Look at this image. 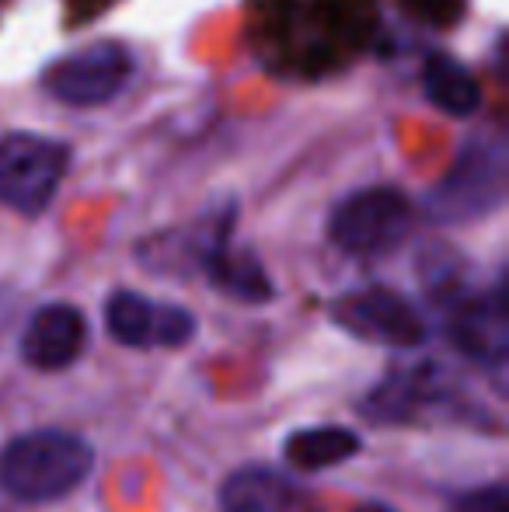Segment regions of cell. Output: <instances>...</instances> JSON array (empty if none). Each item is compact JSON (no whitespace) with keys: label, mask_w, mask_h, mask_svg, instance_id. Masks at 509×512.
<instances>
[{"label":"cell","mask_w":509,"mask_h":512,"mask_svg":"<svg viewBox=\"0 0 509 512\" xmlns=\"http://www.w3.org/2000/svg\"><path fill=\"white\" fill-rule=\"evenodd\" d=\"M95 471V450L63 429L21 432L0 450V488L18 502H56L74 495Z\"/></svg>","instance_id":"obj_1"},{"label":"cell","mask_w":509,"mask_h":512,"mask_svg":"<svg viewBox=\"0 0 509 512\" xmlns=\"http://www.w3.org/2000/svg\"><path fill=\"white\" fill-rule=\"evenodd\" d=\"M70 171V147L63 140L28 129L0 136V206L18 216H42Z\"/></svg>","instance_id":"obj_2"},{"label":"cell","mask_w":509,"mask_h":512,"mask_svg":"<svg viewBox=\"0 0 509 512\" xmlns=\"http://www.w3.org/2000/svg\"><path fill=\"white\" fill-rule=\"evenodd\" d=\"M506 196V150L499 140L464 143L450 171L426 196V213L433 223H471L503 206Z\"/></svg>","instance_id":"obj_3"},{"label":"cell","mask_w":509,"mask_h":512,"mask_svg":"<svg viewBox=\"0 0 509 512\" xmlns=\"http://www.w3.org/2000/svg\"><path fill=\"white\" fill-rule=\"evenodd\" d=\"M415 227V209L405 192L391 185L349 192L328 216V241L353 258L391 255Z\"/></svg>","instance_id":"obj_4"},{"label":"cell","mask_w":509,"mask_h":512,"mask_svg":"<svg viewBox=\"0 0 509 512\" xmlns=\"http://www.w3.org/2000/svg\"><path fill=\"white\" fill-rule=\"evenodd\" d=\"M133 67V53L123 42L102 39L49 63L42 74V91L70 108H98L123 95Z\"/></svg>","instance_id":"obj_5"},{"label":"cell","mask_w":509,"mask_h":512,"mask_svg":"<svg viewBox=\"0 0 509 512\" xmlns=\"http://www.w3.org/2000/svg\"><path fill=\"white\" fill-rule=\"evenodd\" d=\"M332 321L360 342L394 349H412L426 338V321L415 304L387 286H367L339 297L332 304Z\"/></svg>","instance_id":"obj_6"},{"label":"cell","mask_w":509,"mask_h":512,"mask_svg":"<svg viewBox=\"0 0 509 512\" xmlns=\"http://www.w3.org/2000/svg\"><path fill=\"white\" fill-rule=\"evenodd\" d=\"M105 328L126 349H178L196 335V317L136 290H116L105 300Z\"/></svg>","instance_id":"obj_7"},{"label":"cell","mask_w":509,"mask_h":512,"mask_svg":"<svg viewBox=\"0 0 509 512\" xmlns=\"http://www.w3.org/2000/svg\"><path fill=\"white\" fill-rule=\"evenodd\" d=\"M447 335L457 352L475 363H503L506 359V290L503 283L489 293L461 290L447 304Z\"/></svg>","instance_id":"obj_8"},{"label":"cell","mask_w":509,"mask_h":512,"mask_svg":"<svg viewBox=\"0 0 509 512\" xmlns=\"http://www.w3.org/2000/svg\"><path fill=\"white\" fill-rule=\"evenodd\" d=\"M84 349H88V317L74 304L39 307L21 335V359L42 373L67 370L84 356Z\"/></svg>","instance_id":"obj_9"},{"label":"cell","mask_w":509,"mask_h":512,"mask_svg":"<svg viewBox=\"0 0 509 512\" xmlns=\"http://www.w3.org/2000/svg\"><path fill=\"white\" fill-rule=\"evenodd\" d=\"M220 512H325L307 485L276 467H241L220 485Z\"/></svg>","instance_id":"obj_10"},{"label":"cell","mask_w":509,"mask_h":512,"mask_svg":"<svg viewBox=\"0 0 509 512\" xmlns=\"http://www.w3.org/2000/svg\"><path fill=\"white\" fill-rule=\"evenodd\" d=\"M433 401H447V384L440 380L436 366H405L387 373L367 394L360 411L374 422H412Z\"/></svg>","instance_id":"obj_11"},{"label":"cell","mask_w":509,"mask_h":512,"mask_svg":"<svg viewBox=\"0 0 509 512\" xmlns=\"http://www.w3.org/2000/svg\"><path fill=\"white\" fill-rule=\"evenodd\" d=\"M199 272L210 279L213 290L238 300V304H269L276 297L272 279L265 265L258 262V255L248 248H234V241L213 251Z\"/></svg>","instance_id":"obj_12"},{"label":"cell","mask_w":509,"mask_h":512,"mask_svg":"<svg viewBox=\"0 0 509 512\" xmlns=\"http://www.w3.org/2000/svg\"><path fill=\"white\" fill-rule=\"evenodd\" d=\"M422 91L443 115H454V119H468V115H475L482 108V88H478L475 74L447 53L426 56V63H422Z\"/></svg>","instance_id":"obj_13"},{"label":"cell","mask_w":509,"mask_h":512,"mask_svg":"<svg viewBox=\"0 0 509 512\" xmlns=\"http://www.w3.org/2000/svg\"><path fill=\"white\" fill-rule=\"evenodd\" d=\"M356 453H360V436H356L353 429H342V425L297 429V432H290L283 443L286 464L304 474L339 467V464H346V460H353Z\"/></svg>","instance_id":"obj_14"},{"label":"cell","mask_w":509,"mask_h":512,"mask_svg":"<svg viewBox=\"0 0 509 512\" xmlns=\"http://www.w3.org/2000/svg\"><path fill=\"white\" fill-rule=\"evenodd\" d=\"M450 512H509V488L496 481V485L461 492L450 502Z\"/></svg>","instance_id":"obj_15"},{"label":"cell","mask_w":509,"mask_h":512,"mask_svg":"<svg viewBox=\"0 0 509 512\" xmlns=\"http://www.w3.org/2000/svg\"><path fill=\"white\" fill-rule=\"evenodd\" d=\"M401 4H405L415 18L429 21V25H436V28L457 25V18H461V11H464V0H401Z\"/></svg>","instance_id":"obj_16"},{"label":"cell","mask_w":509,"mask_h":512,"mask_svg":"<svg viewBox=\"0 0 509 512\" xmlns=\"http://www.w3.org/2000/svg\"><path fill=\"white\" fill-rule=\"evenodd\" d=\"M353 512H394V509L381 506V502H363V506H356Z\"/></svg>","instance_id":"obj_17"}]
</instances>
